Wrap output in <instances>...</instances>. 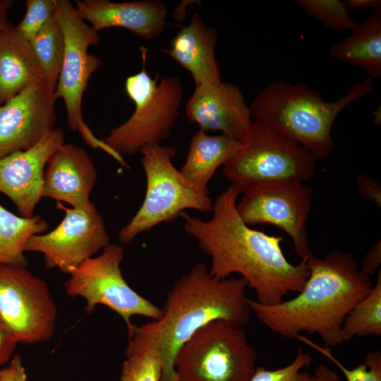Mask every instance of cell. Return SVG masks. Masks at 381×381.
<instances>
[{"instance_id": "1", "label": "cell", "mask_w": 381, "mask_h": 381, "mask_svg": "<svg viewBox=\"0 0 381 381\" xmlns=\"http://www.w3.org/2000/svg\"><path fill=\"white\" fill-rule=\"evenodd\" d=\"M240 193L229 186L213 202L212 216L203 220L186 212L183 229L210 256L211 276L224 279L237 274L264 305L277 304L289 292L298 293L309 275L306 259L289 262L281 247L282 236L248 226L236 210Z\"/></svg>"}, {"instance_id": "2", "label": "cell", "mask_w": 381, "mask_h": 381, "mask_svg": "<svg viewBox=\"0 0 381 381\" xmlns=\"http://www.w3.org/2000/svg\"><path fill=\"white\" fill-rule=\"evenodd\" d=\"M248 284L241 277L219 279L195 264L167 294L162 316L128 331L125 356L140 351L156 354L162 363L160 381H178L174 367L179 349L200 328L217 320L242 327L250 318Z\"/></svg>"}, {"instance_id": "3", "label": "cell", "mask_w": 381, "mask_h": 381, "mask_svg": "<svg viewBox=\"0 0 381 381\" xmlns=\"http://www.w3.org/2000/svg\"><path fill=\"white\" fill-rule=\"evenodd\" d=\"M308 277L294 298L273 305L249 298L251 311L270 331L289 339L303 333L318 334L325 346L344 343V321L373 286L350 253L334 250L324 258L306 259Z\"/></svg>"}, {"instance_id": "4", "label": "cell", "mask_w": 381, "mask_h": 381, "mask_svg": "<svg viewBox=\"0 0 381 381\" xmlns=\"http://www.w3.org/2000/svg\"><path fill=\"white\" fill-rule=\"evenodd\" d=\"M366 77L354 83L342 97L325 102L304 83L274 80L262 89L250 107L252 119L264 123L310 152L317 160L334 150L333 123L339 114L354 100L373 89Z\"/></svg>"}, {"instance_id": "5", "label": "cell", "mask_w": 381, "mask_h": 381, "mask_svg": "<svg viewBox=\"0 0 381 381\" xmlns=\"http://www.w3.org/2000/svg\"><path fill=\"white\" fill-rule=\"evenodd\" d=\"M143 66L128 76L125 89L135 104L131 116L113 128L102 141L123 157L133 155L145 146L161 145L167 140L180 111L183 88L179 76L152 78L146 70L147 51L141 47Z\"/></svg>"}, {"instance_id": "6", "label": "cell", "mask_w": 381, "mask_h": 381, "mask_svg": "<svg viewBox=\"0 0 381 381\" xmlns=\"http://www.w3.org/2000/svg\"><path fill=\"white\" fill-rule=\"evenodd\" d=\"M140 152L146 192L136 214L118 233L123 244H130L138 234L161 223L176 219L187 209L210 212L213 207L208 191L190 182L173 164L175 147L148 145Z\"/></svg>"}, {"instance_id": "7", "label": "cell", "mask_w": 381, "mask_h": 381, "mask_svg": "<svg viewBox=\"0 0 381 381\" xmlns=\"http://www.w3.org/2000/svg\"><path fill=\"white\" fill-rule=\"evenodd\" d=\"M56 17L62 29L64 54L54 97L65 104L68 127L80 133L92 148L100 149L123 167L129 168L122 156L97 138L85 122L82 110L83 93L92 75L102 66V60L88 52L100 42L99 32L88 25L68 0H56Z\"/></svg>"}, {"instance_id": "8", "label": "cell", "mask_w": 381, "mask_h": 381, "mask_svg": "<svg viewBox=\"0 0 381 381\" xmlns=\"http://www.w3.org/2000/svg\"><path fill=\"white\" fill-rule=\"evenodd\" d=\"M240 141V149L222 169L240 194L259 183L289 179L305 182L315 173L317 159L310 152L261 122L253 121Z\"/></svg>"}, {"instance_id": "9", "label": "cell", "mask_w": 381, "mask_h": 381, "mask_svg": "<svg viewBox=\"0 0 381 381\" xmlns=\"http://www.w3.org/2000/svg\"><path fill=\"white\" fill-rule=\"evenodd\" d=\"M257 359L242 327L217 320L179 349L174 367L178 381H250Z\"/></svg>"}, {"instance_id": "10", "label": "cell", "mask_w": 381, "mask_h": 381, "mask_svg": "<svg viewBox=\"0 0 381 381\" xmlns=\"http://www.w3.org/2000/svg\"><path fill=\"white\" fill-rule=\"evenodd\" d=\"M123 255L121 246L110 243L99 256L84 260L69 272L65 291L70 297L85 299L87 313H92L97 305L108 307L122 318L129 331L133 326L132 316L157 320L162 310L126 282L120 268Z\"/></svg>"}, {"instance_id": "11", "label": "cell", "mask_w": 381, "mask_h": 381, "mask_svg": "<svg viewBox=\"0 0 381 381\" xmlns=\"http://www.w3.org/2000/svg\"><path fill=\"white\" fill-rule=\"evenodd\" d=\"M56 318V306L42 279L28 266L0 264V319L16 343L50 339Z\"/></svg>"}, {"instance_id": "12", "label": "cell", "mask_w": 381, "mask_h": 381, "mask_svg": "<svg viewBox=\"0 0 381 381\" xmlns=\"http://www.w3.org/2000/svg\"><path fill=\"white\" fill-rule=\"evenodd\" d=\"M241 194L236 207L243 222L249 226L274 225L291 237L301 260L312 254L306 226L313 193L304 182L289 179L259 183Z\"/></svg>"}, {"instance_id": "13", "label": "cell", "mask_w": 381, "mask_h": 381, "mask_svg": "<svg viewBox=\"0 0 381 381\" xmlns=\"http://www.w3.org/2000/svg\"><path fill=\"white\" fill-rule=\"evenodd\" d=\"M57 207L66 214L59 224L45 234L32 236L25 251L41 253L47 268L69 272L110 243L103 219L91 202L85 208Z\"/></svg>"}, {"instance_id": "14", "label": "cell", "mask_w": 381, "mask_h": 381, "mask_svg": "<svg viewBox=\"0 0 381 381\" xmlns=\"http://www.w3.org/2000/svg\"><path fill=\"white\" fill-rule=\"evenodd\" d=\"M55 102L54 93L43 83L0 105V159L33 147L55 128Z\"/></svg>"}, {"instance_id": "15", "label": "cell", "mask_w": 381, "mask_h": 381, "mask_svg": "<svg viewBox=\"0 0 381 381\" xmlns=\"http://www.w3.org/2000/svg\"><path fill=\"white\" fill-rule=\"evenodd\" d=\"M64 144L63 130L55 128L33 147L0 159V192L16 205L20 217L33 216L42 198L46 164Z\"/></svg>"}, {"instance_id": "16", "label": "cell", "mask_w": 381, "mask_h": 381, "mask_svg": "<svg viewBox=\"0 0 381 381\" xmlns=\"http://www.w3.org/2000/svg\"><path fill=\"white\" fill-rule=\"evenodd\" d=\"M185 113L200 130L219 131L238 140L246 135L253 121L243 92L228 82L196 85Z\"/></svg>"}, {"instance_id": "17", "label": "cell", "mask_w": 381, "mask_h": 381, "mask_svg": "<svg viewBox=\"0 0 381 381\" xmlns=\"http://www.w3.org/2000/svg\"><path fill=\"white\" fill-rule=\"evenodd\" d=\"M75 8L81 18L97 32L109 28H123L142 39L151 40L159 37L167 25L168 8L160 0H76Z\"/></svg>"}, {"instance_id": "18", "label": "cell", "mask_w": 381, "mask_h": 381, "mask_svg": "<svg viewBox=\"0 0 381 381\" xmlns=\"http://www.w3.org/2000/svg\"><path fill=\"white\" fill-rule=\"evenodd\" d=\"M97 174L87 152L73 143H64L49 157L44 172L42 198L85 208Z\"/></svg>"}, {"instance_id": "19", "label": "cell", "mask_w": 381, "mask_h": 381, "mask_svg": "<svg viewBox=\"0 0 381 381\" xmlns=\"http://www.w3.org/2000/svg\"><path fill=\"white\" fill-rule=\"evenodd\" d=\"M217 40V30L194 13L190 23L181 26L173 38L171 49L161 51L191 74L195 86L219 83L221 72L214 52Z\"/></svg>"}, {"instance_id": "20", "label": "cell", "mask_w": 381, "mask_h": 381, "mask_svg": "<svg viewBox=\"0 0 381 381\" xmlns=\"http://www.w3.org/2000/svg\"><path fill=\"white\" fill-rule=\"evenodd\" d=\"M45 83L44 72L29 42L13 25L0 32V105L22 90Z\"/></svg>"}, {"instance_id": "21", "label": "cell", "mask_w": 381, "mask_h": 381, "mask_svg": "<svg viewBox=\"0 0 381 381\" xmlns=\"http://www.w3.org/2000/svg\"><path fill=\"white\" fill-rule=\"evenodd\" d=\"M240 140L224 134L210 135L201 130L191 137L186 159L180 171L190 182L207 190L215 171L238 152Z\"/></svg>"}, {"instance_id": "22", "label": "cell", "mask_w": 381, "mask_h": 381, "mask_svg": "<svg viewBox=\"0 0 381 381\" xmlns=\"http://www.w3.org/2000/svg\"><path fill=\"white\" fill-rule=\"evenodd\" d=\"M331 57L363 69L369 78H381V11L368 18L339 44L332 45Z\"/></svg>"}, {"instance_id": "23", "label": "cell", "mask_w": 381, "mask_h": 381, "mask_svg": "<svg viewBox=\"0 0 381 381\" xmlns=\"http://www.w3.org/2000/svg\"><path fill=\"white\" fill-rule=\"evenodd\" d=\"M48 228L49 224L40 216H17L0 204V264L28 266L24 255L28 240Z\"/></svg>"}, {"instance_id": "24", "label": "cell", "mask_w": 381, "mask_h": 381, "mask_svg": "<svg viewBox=\"0 0 381 381\" xmlns=\"http://www.w3.org/2000/svg\"><path fill=\"white\" fill-rule=\"evenodd\" d=\"M44 72L45 84L54 93L64 54V39L55 13L29 42Z\"/></svg>"}, {"instance_id": "25", "label": "cell", "mask_w": 381, "mask_h": 381, "mask_svg": "<svg viewBox=\"0 0 381 381\" xmlns=\"http://www.w3.org/2000/svg\"><path fill=\"white\" fill-rule=\"evenodd\" d=\"M345 342L355 336L381 335V272L369 293L361 300L346 317L342 325Z\"/></svg>"}, {"instance_id": "26", "label": "cell", "mask_w": 381, "mask_h": 381, "mask_svg": "<svg viewBox=\"0 0 381 381\" xmlns=\"http://www.w3.org/2000/svg\"><path fill=\"white\" fill-rule=\"evenodd\" d=\"M310 16L335 32L355 30L359 25L349 14L345 0H298Z\"/></svg>"}, {"instance_id": "27", "label": "cell", "mask_w": 381, "mask_h": 381, "mask_svg": "<svg viewBox=\"0 0 381 381\" xmlns=\"http://www.w3.org/2000/svg\"><path fill=\"white\" fill-rule=\"evenodd\" d=\"M296 339L329 359L342 372L347 381H381V352L379 350L368 352L362 363L349 369L334 356L329 347L320 346L303 334L299 335Z\"/></svg>"}, {"instance_id": "28", "label": "cell", "mask_w": 381, "mask_h": 381, "mask_svg": "<svg viewBox=\"0 0 381 381\" xmlns=\"http://www.w3.org/2000/svg\"><path fill=\"white\" fill-rule=\"evenodd\" d=\"M312 361L311 355L299 346L289 364L275 370L257 366L250 381H315L313 375L306 370Z\"/></svg>"}, {"instance_id": "29", "label": "cell", "mask_w": 381, "mask_h": 381, "mask_svg": "<svg viewBox=\"0 0 381 381\" xmlns=\"http://www.w3.org/2000/svg\"><path fill=\"white\" fill-rule=\"evenodd\" d=\"M120 381H160L162 363L154 353L140 351L126 356Z\"/></svg>"}, {"instance_id": "30", "label": "cell", "mask_w": 381, "mask_h": 381, "mask_svg": "<svg viewBox=\"0 0 381 381\" xmlns=\"http://www.w3.org/2000/svg\"><path fill=\"white\" fill-rule=\"evenodd\" d=\"M26 11L22 20L13 26L16 35L30 42L55 13L56 0H27Z\"/></svg>"}, {"instance_id": "31", "label": "cell", "mask_w": 381, "mask_h": 381, "mask_svg": "<svg viewBox=\"0 0 381 381\" xmlns=\"http://www.w3.org/2000/svg\"><path fill=\"white\" fill-rule=\"evenodd\" d=\"M357 189L361 196L381 207V184L367 174H358L356 178Z\"/></svg>"}, {"instance_id": "32", "label": "cell", "mask_w": 381, "mask_h": 381, "mask_svg": "<svg viewBox=\"0 0 381 381\" xmlns=\"http://www.w3.org/2000/svg\"><path fill=\"white\" fill-rule=\"evenodd\" d=\"M0 381H27L20 354L14 356L6 366L0 368Z\"/></svg>"}, {"instance_id": "33", "label": "cell", "mask_w": 381, "mask_h": 381, "mask_svg": "<svg viewBox=\"0 0 381 381\" xmlns=\"http://www.w3.org/2000/svg\"><path fill=\"white\" fill-rule=\"evenodd\" d=\"M381 263V241H379L364 255L360 271L371 277L377 271Z\"/></svg>"}, {"instance_id": "34", "label": "cell", "mask_w": 381, "mask_h": 381, "mask_svg": "<svg viewBox=\"0 0 381 381\" xmlns=\"http://www.w3.org/2000/svg\"><path fill=\"white\" fill-rule=\"evenodd\" d=\"M16 342L5 329H0V368L12 358Z\"/></svg>"}, {"instance_id": "35", "label": "cell", "mask_w": 381, "mask_h": 381, "mask_svg": "<svg viewBox=\"0 0 381 381\" xmlns=\"http://www.w3.org/2000/svg\"><path fill=\"white\" fill-rule=\"evenodd\" d=\"M349 11L363 8H372L375 11H381L380 0H345Z\"/></svg>"}, {"instance_id": "36", "label": "cell", "mask_w": 381, "mask_h": 381, "mask_svg": "<svg viewBox=\"0 0 381 381\" xmlns=\"http://www.w3.org/2000/svg\"><path fill=\"white\" fill-rule=\"evenodd\" d=\"M315 381H341L339 375L325 364H319L313 374Z\"/></svg>"}, {"instance_id": "37", "label": "cell", "mask_w": 381, "mask_h": 381, "mask_svg": "<svg viewBox=\"0 0 381 381\" xmlns=\"http://www.w3.org/2000/svg\"><path fill=\"white\" fill-rule=\"evenodd\" d=\"M13 4L12 0H0V32L13 26L8 17V11Z\"/></svg>"}, {"instance_id": "38", "label": "cell", "mask_w": 381, "mask_h": 381, "mask_svg": "<svg viewBox=\"0 0 381 381\" xmlns=\"http://www.w3.org/2000/svg\"><path fill=\"white\" fill-rule=\"evenodd\" d=\"M381 111H380V106L379 105L373 112L374 119L373 120V123L375 125H380L381 122Z\"/></svg>"}, {"instance_id": "39", "label": "cell", "mask_w": 381, "mask_h": 381, "mask_svg": "<svg viewBox=\"0 0 381 381\" xmlns=\"http://www.w3.org/2000/svg\"><path fill=\"white\" fill-rule=\"evenodd\" d=\"M4 329V326L2 325L1 320L0 319V329Z\"/></svg>"}]
</instances>
